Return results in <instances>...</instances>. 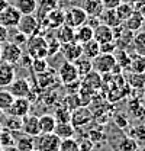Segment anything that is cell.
<instances>
[{
    "label": "cell",
    "instance_id": "9f6ffc18",
    "mask_svg": "<svg viewBox=\"0 0 145 151\" xmlns=\"http://www.w3.org/2000/svg\"><path fill=\"white\" fill-rule=\"evenodd\" d=\"M1 150H3V147H1V145H0V151H1Z\"/></svg>",
    "mask_w": 145,
    "mask_h": 151
},
{
    "label": "cell",
    "instance_id": "277c9868",
    "mask_svg": "<svg viewBox=\"0 0 145 151\" xmlns=\"http://www.w3.org/2000/svg\"><path fill=\"white\" fill-rule=\"evenodd\" d=\"M86 20H87V15L80 6H71L64 12V25L72 29L80 28L81 25L86 23Z\"/></svg>",
    "mask_w": 145,
    "mask_h": 151
},
{
    "label": "cell",
    "instance_id": "bcb514c9",
    "mask_svg": "<svg viewBox=\"0 0 145 151\" xmlns=\"http://www.w3.org/2000/svg\"><path fill=\"white\" fill-rule=\"evenodd\" d=\"M123 0H102V4L105 9H116Z\"/></svg>",
    "mask_w": 145,
    "mask_h": 151
},
{
    "label": "cell",
    "instance_id": "f5cc1de1",
    "mask_svg": "<svg viewBox=\"0 0 145 151\" xmlns=\"http://www.w3.org/2000/svg\"><path fill=\"white\" fill-rule=\"evenodd\" d=\"M136 151H145V147H142V148H138Z\"/></svg>",
    "mask_w": 145,
    "mask_h": 151
},
{
    "label": "cell",
    "instance_id": "d590c367",
    "mask_svg": "<svg viewBox=\"0 0 145 151\" xmlns=\"http://www.w3.org/2000/svg\"><path fill=\"white\" fill-rule=\"evenodd\" d=\"M129 70L132 73H135V74H142V73H145V57H141V55L132 57Z\"/></svg>",
    "mask_w": 145,
    "mask_h": 151
},
{
    "label": "cell",
    "instance_id": "ab89813d",
    "mask_svg": "<svg viewBox=\"0 0 145 151\" xmlns=\"http://www.w3.org/2000/svg\"><path fill=\"white\" fill-rule=\"evenodd\" d=\"M60 151H80V144L75 138H67L61 139Z\"/></svg>",
    "mask_w": 145,
    "mask_h": 151
},
{
    "label": "cell",
    "instance_id": "7402d4cb",
    "mask_svg": "<svg viewBox=\"0 0 145 151\" xmlns=\"http://www.w3.org/2000/svg\"><path fill=\"white\" fill-rule=\"evenodd\" d=\"M39 119V128L41 134H52L57 127V119L52 113H44L41 116H38Z\"/></svg>",
    "mask_w": 145,
    "mask_h": 151
},
{
    "label": "cell",
    "instance_id": "b9f144b4",
    "mask_svg": "<svg viewBox=\"0 0 145 151\" xmlns=\"http://www.w3.org/2000/svg\"><path fill=\"white\" fill-rule=\"evenodd\" d=\"M47 42H48V48H47V58L48 57H54L57 52H60L61 51V44H60V41L57 39V38H52V39H47Z\"/></svg>",
    "mask_w": 145,
    "mask_h": 151
},
{
    "label": "cell",
    "instance_id": "5bb4252c",
    "mask_svg": "<svg viewBox=\"0 0 145 151\" xmlns=\"http://www.w3.org/2000/svg\"><path fill=\"white\" fill-rule=\"evenodd\" d=\"M60 52L65 58V61H68V63H75L80 57L83 55L81 45L77 44V42H70V44L61 45V51Z\"/></svg>",
    "mask_w": 145,
    "mask_h": 151
},
{
    "label": "cell",
    "instance_id": "d6986e66",
    "mask_svg": "<svg viewBox=\"0 0 145 151\" xmlns=\"http://www.w3.org/2000/svg\"><path fill=\"white\" fill-rule=\"evenodd\" d=\"M15 134V147L18 151H32L35 148V138L31 137V135H26V134H18V132H13Z\"/></svg>",
    "mask_w": 145,
    "mask_h": 151
},
{
    "label": "cell",
    "instance_id": "9c48e42d",
    "mask_svg": "<svg viewBox=\"0 0 145 151\" xmlns=\"http://www.w3.org/2000/svg\"><path fill=\"white\" fill-rule=\"evenodd\" d=\"M20 18H22V15L19 13L18 9H16L13 4H9L3 12H0V25L6 26L7 29L16 28Z\"/></svg>",
    "mask_w": 145,
    "mask_h": 151
},
{
    "label": "cell",
    "instance_id": "c3c4849f",
    "mask_svg": "<svg viewBox=\"0 0 145 151\" xmlns=\"http://www.w3.org/2000/svg\"><path fill=\"white\" fill-rule=\"evenodd\" d=\"M9 41V29L3 25H0V45Z\"/></svg>",
    "mask_w": 145,
    "mask_h": 151
},
{
    "label": "cell",
    "instance_id": "681fc988",
    "mask_svg": "<svg viewBox=\"0 0 145 151\" xmlns=\"http://www.w3.org/2000/svg\"><path fill=\"white\" fill-rule=\"evenodd\" d=\"M31 63H32V58L28 55V54H23L22 58H20V61H19V64H20L22 67H26V68L31 67Z\"/></svg>",
    "mask_w": 145,
    "mask_h": 151
},
{
    "label": "cell",
    "instance_id": "f1b7e54d",
    "mask_svg": "<svg viewBox=\"0 0 145 151\" xmlns=\"http://www.w3.org/2000/svg\"><path fill=\"white\" fill-rule=\"evenodd\" d=\"M74 32H75V42L80 44V45H83V44L89 42L90 39H93V29L87 25H81L80 28L74 29Z\"/></svg>",
    "mask_w": 145,
    "mask_h": 151
},
{
    "label": "cell",
    "instance_id": "484cf974",
    "mask_svg": "<svg viewBox=\"0 0 145 151\" xmlns=\"http://www.w3.org/2000/svg\"><path fill=\"white\" fill-rule=\"evenodd\" d=\"M1 125L4 129L10 132H19L22 131V119L20 118H16V116H12V115H7L4 113V116L1 118Z\"/></svg>",
    "mask_w": 145,
    "mask_h": 151
},
{
    "label": "cell",
    "instance_id": "74e56055",
    "mask_svg": "<svg viewBox=\"0 0 145 151\" xmlns=\"http://www.w3.org/2000/svg\"><path fill=\"white\" fill-rule=\"evenodd\" d=\"M118 150L119 151H136L138 150V142L132 137H125V138H122L119 141Z\"/></svg>",
    "mask_w": 145,
    "mask_h": 151
},
{
    "label": "cell",
    "instance_id": "836d02e7",
    "mask_svg": "<svg viewBox=\"0 0 145 151\" xmlns=\"http://www.w3.org/2000/svg\"><path fill=\"white\" fill-rule=\"evenodd\" d=\"M113 55L116 58V64L119 68H129L132 57L126 52V50H116Z\"/></svg>",
    "mask_w": 145,
    "mask_h": 151
},
{
    "label": "cell",
    "instance_id": "1f68e13d",
    "mask_svg": "<svg viewBox=\"0 0 145 151\" xmlns=\"http://www.w3.org/2000/svg\"><path fill=\"white\" fill-rule=\"evenodd\" d=\"M36 3H38L36 12H39V16L41 15L47 16V13H50L51 10L58 7V0H36Z\"/></svg>",
    "mask_w": 145,
    "mask_h": 151
},
{
    "label": "cell",
    "instance_id": "f6af8a7d",
    "mask_svg": "<svg viewBox=\"0 0 145 151\" xmlns=\"http://www.w3.org/2000/svg\"><path fill=\"white\" fill-rule=\"evenodd\" d=\"M116 45L115 42H108V44H102L100 45V54H115L116 51Z\"/></svg>",
    "mask_w": 145,
    "mask_h": 151
},
{
    "label": "cell",
    "instance_id": "3957f363",
    "mask_svg": "<svg viewBox=\"0 0 145 151\" xmlns=\"http://www.w3.org/2000/svg\"><path fill=\"white\" fill-rule=\"evenodd\" d=\"M16 29H18L20 34H23V35H26V37L29 38V37H32V35H41L42 26H41V23L36 19L35 15H25V16L20 18Z\"/></svg>",
    "mask_w": 145,
    "mask_h": 151
},
{
    "label": "cell",
    "instance_id": "603a6c76",
    "mask_svg": "<svg viewBox=\"0 0 145 151\" xmlns=\"http://www.w3.org/2000/svg\"><path fill=\"white\" fill-rule=\"evenodd\" d=\"M13 6L18 9L19 13L22 16H25V15H35L36 9H38L36 0H15Z\"/></svg>",
    "mask_w": 145,
    "mask_h": 151
},
{
    "label": "cell",
    "instance_id": "11a10c76",
    "mask_svg": "<svg viewBox=\"0 0 145 151\" xmlns=\"http://www.w3.org/2000/svg\"><path fill=\"white\" fill-rule=\"evenodd\" d=\"M0 61H1V45H0Z\"/></svg>",
    "mask_w": 145,
    "mask_h": 151
},
{
    "label": "cell",
    "instance_id": "f907efd6",
    "mask_svg": "<svg viewBox=\"0 0 145 151\" xmlns=\"http://www.w3.org/2000/svg\"><path fill=\"white\" fill-rule=\"evenodd\" d=\"M1 151H18V150H16V147H7V148H3Z\"/></svg>",
    "mask_w": 145,
    "mask_h": 151
},
{
    "label": "cell",
    "instance_id": "816d5d0a",
    "mask_svg": "<svg viewBox=\"0 0 145 151\" xmlns=\"http://www.w3.org/2000/svg\"><path fill=\"white\" fill-rule=\"evenodd\" d=\"M3 116H4V112H1V111H0V121H1V118H3Z\"/></svg>",
    "mask_w": 145,
    "mask_h": 151
},
{
    "label": "cell",
    "instance_id": "8d00e7d4",
    "mask_svg": "<svg viewBox=\"0 0 145 151\" xmlns=\"http://www.w3.org/2000/svg\"><path fill=\"white\" fill-rule=\"evenodd\" d=\"M134 6L131 4V3H125V1H122L118 7H116V12H118V16H119V19H121V22L123 23L125 20H126L132 13H134Z\"/></svg>",
    "mask_w": 145,
    "mask_h": 151
},
{
    "label": "cell",
    "instance_id": "7dc6e473",
    "mask_svg": "<svg viewBox=\"0 0 145 151\" xmlns=\"http://www.w3.org/2000/svg\"><path fill=\"white\" fill-rule=\"evenodd\" d=\"M84 25L90 26L91 29H96V28L100 25V19L97 18V16H87V20H86Z\"/></svg>",
    "mask_w": 145,
    "mask_h": 151
},
{
    "label": "cell",
    "instance_id": "9a60e30c",
    "mask_svg": "<svg viewBox=\"0 0 145 151\" xmlns=\"http://www.w3.org/2000/svg\"><path fill=\"white\" fill-rule=\"evenodd\" d=\"M90 121H91V112L86 106L77 108L75 111L71 112V121H70V124H71L74 128H77V127H84V125H87Z\"/></svg>",
    "mask_w": 145,
    "mask_h": 151
},
{
    "label": "cell",
    "instance_id": "60d3db41",
    "mask_svg": "<svg viewBox=\"0 0 145 151\" xmlns=\"http://www.w3.org/2000/svg\"><path fill=\"white\" fill-rule=\"evenodd\" d=\"M54 116H55V119H57V122H70L71 121V112L67 108H64L62 105L55 109Z\"/></svg>",
    "mask_w": 145,
    "mask_h": 151
},
{
    "label": "cell",
    "instance_id": "8992f818",
    "mask_svg": "<svg viewBox=\"0 0 145 151\" xmlns=\"http://www.w3.org/2000/svg\"><path fill=\"white\" fill-rule=\"evenodd\" d=\"M22 55H23V51L16 44H13L10 41L1 44V61L12 64V65H16V64H19Z\"/></svg>",
    "mask_w": 145,
    "mask_h": 151
},
{
    "label": "cell",
    "instance_id": "8fae6325",
    "mask_svg": "<svg viewBox=\"0 0 145 151\" xmlns=\"http://www.w3.org/2000/svg\"><path fill=\"white\" fill-rule=\"evenodd\" d=\"M22 132L31 137H38L41 134V128H39V119L36 115H26L25 118H22Z\"/></svg>",
    "mask_w": 145,
    "mask_h": 151
},
{
    "label": "cell",
    "instance_id": "d4e9b609",
    "mask_svg": "<svg viewBox=\"0 0 145 151\" xmlns=\"http://www.w3.org/2000/svg\"><path fill=\"white\" fill-rule=\"evenodd\" d=\"M55 38L60 41L61 45L70 44V42H75V32H74L72 28L62 25V26H60V28L57 29V35H55Z\"/></svg>",
    "mask_w": 145,
    "mask_h": 151
},
{
    "label": "cell",
    "instance_id": "4dcf8cb0",
    "mask_svg": "<svg viewBox=\"0 0 145 151\" xmlns=\"http://www.w3.org/2000/svg\"><path fill=\"white\" fill-rule=\"evenodd\" d=\"M74 65H75L80 77H84V76H87L89 73L93 71V63H91V60H89V58H86V57H83V55L74 63Z\"/></svg>",
    "mask_w": 145,
    "mask_h": 151
},
{
    "label": "cell",
    "instance_id": "ffe728a7",
    "mask_svg": "<svg viewBox=\"0 0 145 151\" xmlns=\"http://www.w3.org/2000/svg\"><path fill=\"white\" fill-rule=\"evenodd\" d=\"M80 7L86 12L87 16H97V18L105 10V7L102 4V0H81Z\"/></svg>",
    "mask_w": 145,
    "mask_h": 151
},
{
    "label": "cell",
    "instance_id": "cb8c5ba5",
    "mask_svg": "<svg viewBox=\"0 0 145 151\" xmlns=\"http://www.w3.org/2000/svg\"><path fill=\"white\" fill-rule=\"evenodd\" d=\"M54 134L60 139H67V138H74L75 128L70 122H57V127L54 129Z\"/></svg>",
    "mask_w": 145,
    "mask_h": 151
},
{
    "label": "cell",
    "instance_id": "ac0fdd59",
    "mask_svg": "<svg viewBox=\"0 0 145 151\" xmlns=\"http://www.w3.org/2000/svg\"><path fill=\"white\" fill-rule=\"evenodd\" d=\"M144 22H145V15L144 13L139 12V10H134V13H132V15H131L122 25L126 28L128 31H131V32H138V31L142 28Z\"/></svg>",
    "mask_w": 145,
    "mask_h": 151
},
{
    "label": "cell",
    "instance_id": "db71d44e",
    "mask_svg": "<svg viewBox=\"0 0 145 151\" xmlns=\"http://www.w3.org/2000/svg\"><path fill=\"white\" fill-rule=\"evenodd\" d=\"M3 131V125H1V122H0V132Z\"/></svg>",
    "mask_w": 145,
    "mask_h": 151
},
{
    "label": "cell",
    "instance_id": "52a82bcc",
    "mask_svg": "<svg viewBox=\"0 0 145 151\" xmlns=\"http://www.w3.org/2000/svg\"><path fill=\"white\" fill-rule=\"evenodd\" d=\"M58 78L62 84L68 86L74 81H78L80 80V76L78 71L74 65V63H68V61H64L60 67H58Z\"/></svg>",
    "mask_w": 145,
    "mask_h": 151
},
{
    "label": "cell",
    "instance_id": "ba28073f",
    "mask_svg": "<svg viewBox=\"0 0 145 151\" xmlns=\"http://www.w3.org/2000/svg\"><path fill=\"white\" fill-rule=\"evenodd\" d=\"M7 90L12 93V96L15 99H19V97H29L31 96V84L28 81V78H23V77H16L10 86L7 87Z\"/></svg>",
    "mask_w": 145,
    "mask_h": 151
},
{
    "label": "cell",
    "instance_id": "6da1fadb",
    "mask_svg": "<svg viewBox=\"0 0 145 151\" xmlns=\"http://www.w3.org/2000/svg\"><path fill=\"white\" fill-rule=\"evenodd\" d=\"M91 63H93V70L100 76L115 74V71L119 70L113 54H99L94 60H91Z\"/></svg>",
    "mask_w": 145,
    "mask_h": 151
},
{
    "label": "cell",
    "instance_id": "e575fe53",
    "mask_svg": "<svg viewBox=\"0 0 145 151\" xmlns=\"http://www.w3.org/2000/svg\"><path fill=\"white\" fill-rule=\"evenodd\" d=\"M29 68L32 70L34 74L38 76V74H41V73H44V71H47L50 68V64H48L47 58H34Z\"/></svg>",
    "mask_w": 145,
    "mask_h": 151
},
{
    "label": "cell",
    "instance_id": "5b68a950",
    "mask_svg": "<svg viewBox=\"0 0 145 151\" xmlns=\"http://www.w3.org/2000/svg\"><path fill=\"white\" fill-rule=\"evenodd\" d=\"M61 139L52 134H39L35 137V150L38 151H60Z\"/></svg>",
    "mask_w": 145,
    "mask_h": 151
},
{
    "label": "cell",
    "instance_id": "7a4b0ae2",
    "mask_svg": "<svg viewBox=\"0 0 145 151\" xmlns=\"http://www.w3.org/2000/svg\"><path fill=\"white\" fill-rule=\"evenodd\" d=\"M26 54L34 58H47V48L48 42L44 35H32L26 41Z\"/></svg>",
    "mask_w": 145,
    "mask_h": 151
},
{
    "label": "cell",
    "instance_id": "f35d334b",
    "mask_svg": "<svg viewBox=\"0 0 145 151\" xmlns=\"http://www.w3.org/2000/svg\"><path fill=\"white\" fill-rule=\"evenodd\" d=\"M15 134L7 129L3 128V131L0 132V145L3 148H7V147H15Z\"/></svg>",
    "mask_w": 145,
    "mask_h": 151
},
{
    "label": "cell",
    "instance_id": "30bf717a",
    "mask_svg": "<svg viewBox=\"0 0 145 151\" xmlns=\"http://www.w3.org/2000/svg\"><path fill=\"white\" fill-rule=\"evenodd\" d=\"M31 102L29 99L26 97H19V99H15L12 106L9 108L7 111V115H12V116H16V118H25L26 115L31 113Z\"/></svg>",
    "mask_w": 145,
    "mask_h": 151
},
{
    "label": "cell",
    "instance_id": "4fadbf2b",
    "mask_svg": "<svg viewBox=\"0 0 145 151\" xmlns=\"http://www.w3.org/2000/svg\"><path fill=\"white\" fill-rule=\"evenodd\" d=\"M64 25V10L61 9H54L50 13H47L45 20L41 22V26H47L50 29H58L60 26Z\"/></svg>",
    "mask_w": 145,
    "mask_h": 151
},
{
    "label": "cell",
    "instance_id": "6f0895ef",
    "mask_svg": "<svg viewBox=\"0 0 145 151\" xmlns=\"http://www.w3.org/2000/svg\"><path fill=\"white\" fill-rule=\"evenodd\" d=\"M32 151H38V150H35V148H34V150H32Z\"/></svg>",
    "mask_w": 145,
    "mask_h": 151
},
{
    "label": "cell",
    "instance_id": "e0dca14e",
    "mask_svg": "<svg viewBox=\"0 0 145 151\" xmlns=\"http://www.w3.org/2000/svg\"><path fill=\"white\" fill-rule=\"evenodd\" d=\"M93 39L96 42H99L100 45L108 44V42H113V29L103 25V23H100L96 29H93Z\"/></svg>",
    "mask_w": 145,
    "mask_h": 151
},
{
    "label": "cell",
    "instance_id": "2e32d148",
    "mask_svg": "<svg viewBox=\"0 0 145 151\" xmlns=\"http://www.w3.org/2000/svg\"><path fill=\"white\" fill-rule=\"evenodd\" d=\"M58 74L57 71L52 70V68H48L47 71L41 73V74L36 76V81L39 84L41 89H51V87H55L57 81H58Z\"/></svg>",
    "mask_w": 145,
    "mask_h": 151
},
{
    "label": "cell",
    "instance_id": "d6a6232c",
    "mask_svg": "<svg viewBox=\"0 0 145 151\" xmlns=\"http://www.w3.org/2000/svg\"><path fill=\"white\" fill-rule=\"evenodd\" d=\"M15 97L12 96V93L7 89H0V111L4 113H7L9 108L12 106Z\"/></svg>",
    "mask_w": 145,
    "mask_h": 151
},
{
    "label": "cell",
    "instance_id": "ee69618b",
    "mask_svg": "<svg viewBox=\"0 0 145 151\" xmlns=\"http://www.w3.org/2000/svg\"><path fill=\"white\" fill-rule=\"evenodd\" d=\"M15 29H16V28H15ZM9 41H10V42H13V44H16L18 47L22 48V45H26L28 37H26V35H23V34H20L18 29H16V32H15L13 35H10V32H9Z\"/></svg>",
    "mask_w": 145,
    "mask_h": 151
},
{
    "label": "cell",
    "instance_id": "83f0119b",
    "mask_svg": "<svg viewBox=\"0 0 145 151\" xmlns=\"http://www.w3.org/2000/svg\"><path fill=\"white\" fill-rule=\"evenodd\" d=\"M81 50H83V57H86L89 60H94L100 54V44L96 42L94 39H90L89 42L81 45Z\"/></svg>",
    "mask_w": 145,
    "mask_h": 151
},
{
    "label": "cell",
    "instance_id": "7c38bea8",
    "mask_svg": "<svg viewBox=\"0 0 145 151\" xmlns=\"http://www.w3.org/2000/svg\"><path fill=\"white\" fill-rule=\"evenodd\" d=\"M16 78L15 65L7 64L4 61H0V89H6L10 86V83Z\"/></svg>",
    "mask_w": 145,
    "mask_h": 151
},
{
    "label": "cell",
    "instance_id": "7bdbcfd3",
    "mask_svg": "<svg viewBox=\"0 0 145 151\" xmlns=\"http://www.w3.org/2000/svg\"><path fill=\"white\" fill-rule=\"evenodd\" d=\"M129 84L134 86V87H139V89L145 87V73H142V74L132 73L129 76Z\"/></svg>",
    "mask_w": 145,
    "mask_h": 151
},
{
    "label": "cell",
    "instance_id": "4316f807",
    "mask_svg": "<svg viewBox=\"0 0 145 151\" xmlns=\"http://www.w3.org/2000/svg\"><path fill=\"white\" fill-rule=\"evenodd\" d=\"M84 80H83V86H86V87H89L90 90H97L100 86H102V81H103V77L99 74V73H96L94 70L91 71V73H89L87 76H84L83 77Z\"/></svg>",
    "mask_w": 145,
    "mask_h": 151
},
{
    "label": "cell",
    "instance_id": "f546056e",
    "mask_svg": "<svg viewBox=\"0 0 145 151\" xmlns=\"http://www.w3.org/2000/svg\"><path fill=\"white\" fill-rule=\"evenodd\" d=\"M131 47L134 48V51H135L136 55L145 57V31L136 32V34L134 35Z\"/></svg>",
    "mask_w": 145,
    "mask_h": 151
},
{
    "label": "cell",
    "instance_id": "44dd1931",
    "mask_svg": "<svg viewBox=\"0 0 145 151\" xmlns=\"http://www.w3.org/2000/svg\"><path fill=\"white\" fill-rule=\"evenodd\" d=\"M99 19H100V23L106 25L109 28H116V26L122 25L121 19L118 16L116 9H105V10L102 12V15L99 16Z\"/></svg>",
    "mask_w": 145,
    "mask_h": 151
}]
</instances>
